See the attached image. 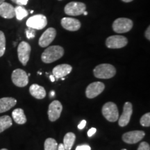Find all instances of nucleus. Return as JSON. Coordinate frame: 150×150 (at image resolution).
<instances>
[{
    "label": "nucleus",
    "instance_id": "obj_37",
    "mask_svg": "<svg viewBox=\"0 0 150 150\" xmlns=\"http://www.w3.org/2000/svg\"><path fill=\"white\" fill-rule=\"evenodd\" d=\"M54 95H55V93H54V91H52L51 93H50V95H51V97H54Z\"/></svg>",
    "mask_w": 150,
    "mask_h": 150
},
{
    "label": "nucleus",
    "instance_id": "obj_19",
    "mask_svg": "<svg viewBox=\"0 0 150 150\" xmlns=\"http://www.w3.org/2000/svg\"><path fill=\"white\" fill-rule=\"evenodd\" d=\"M29 93L33 97L38 99H42L46 96L45 89L38 84H32L30 86Z\"/></svg>",
    "mask_w": 150,
    "mask_h": 150
},
{
    "label": "nucleus",
    "instance_id": "obj_41",
    "mask_svg": "<svg viewBox=\"0 0 150 150\" xmlns=\"http://www.w3.org/2000/svg\"><path fill=\"white\" fill-rule=\"evenodd\" d=\"M0 150H8L7 149H4H4H0Z\"/></svg>",
    "mask_w": 150,
    "mask_h": 150
},
{
    "label": "nucleus",
    "instance_id": "obj_23",
    "mask_svg": "<svg viewBox=\"0 0 150 150\" xmlns=\"http://www.w3.org/2000/svg\"><path fill=\"white\" fill-rule=\"evenodd\" d=\"M15 13H16V18L18 20H22L28 16L29 13L22 6H18L15 8Z\"/></svg>",
    "mask_w": 150,
    "mask_h": 150
},
{
    "label": "nucleus",
    "instance_id": "obj_40",
    "mask_svg": "<svg viewBox=\"0 0 150 150\" xmlns=\"http://www.w3.org/2000/svg\"><path fill=\"white\" fill-rule=\"evenodd\" d=\"M11 1H13V2L16 3V1H17V0H11Z\"/></svg>",
    "mask_w": 150,
    "mask_h": 150
},
{
    "label": "nucleus",
    "instance_id": "obj_22",
    "mask_svg": "<svg viewBox=\"0 0 150 150\" xmlns=\"http://www.w3.org/2000/svg\"><path fill=\"white\" fill-rule=\"evenodd\" d=\"M13 125L12 119L8 115H4L0 117V133L8 129Z\"/></svg>",
    "mask_w": 150,
    "mask_h": 150
},
{
    "label": "nucleus",
    "instance_id": "obj_31",
    "mask_svg": "<svg viewBox=\"0 0 150 150\" xmlns=\"http://www.w3.org/2000/svg\"><path fill=\"white\" fill-rule=\"evenodd\" d=\"M96 131H97V129L95 128L90 129L88 131V137H92L94 134H95V133H96Z\"/></svg>",
    "mask_w": 150,
    "mask_h": 150
},
{
    "label": "nucleus",
    "instance_id": "obj_32",
    "mask_svg": "<svg viewBox=\"0 0 150 150\" xmlns=\"http://www.w3.org/2000/svg\"><path fill=\"white\" fill-rule=\"evenodd\" d=\"M86 120H82L81 122L79 125H78V129H83L84 127H86Z\"/></svg>",
    "mask_w": 150,
    "mask_h": 150
},
{
    "label": "nucleus",
    "instance_id": "obj_5",
    "mask_svg": "<svg viewBox=\"0 0 150 150\" xmlns=\"http://www.w3.org/2000/svg\"><path fill=\"white\" fill-rule=\"evenodd\" d=\"M11 79L13 83L18 87H24L29 83V76L25 71L22 69H16L12 72Z\"/></svg>",
    "mask_w": 150,
    "mask_h": 150
},
{
    "label": "nucleus",
    "instance_id": "obj_28",
    "mask_svg": "<svg viewBox=\"0 0 150 150\" xmlns=\"http://www.w3.org/2000/svg\"><path fill=\"white\" fill-rule=\"evenodd\" d=\"M137 150H150V146L147 142H142Z\"/></svg>",
    "mask_w": 150,
    "mask_h": 150
},
{
    "label": "nucleus",
    "instance_id": "obj_15",
    "mask_svg": "<svg viewBox=\"0 0 150 150\" xmlns=\"http://www.w3.org/2000/svg\"><path fill=\"white\" fill-rule=\"evenodd\" d=\"M72 67L68 64H61L56 65L54 67L52 70V74L55 79H61L65 77V76L68 75L72 72Z\"/></svg>",
    "mask_w": 150,
    "mask_h": 150
},
{
    "label": "nucleus",
    "instance_id": "obj_36",
    "mask_svg": "<svg viewBox=\"0 0 150 150\" xmlns=\"http://www.w3.org/2000/svg\"><path fill=\"white\" fill-rule=\"evenodd\" d=\"M122 1H123L124 2H131L133 0H122Z\"/></svg>",
    "mask_w": 150,
    "mask_h": 150
},
{
    "label": "nucleus",
    "instance_id": "obj_25",
    "mask_svg": "<svg viewBox=\"0 0 150 150\" xmlns=\"http://www.w3.org/2000/svg\"><path fill=\"white\" fill-rule=\"evenodd\" d=\"M6 50V38L3 31H0V57L5 53Z\"/></svg>",
    "mask_w": 150,
    "mask_h": 150
},
{
    "label": "nucleus",
    "instance_id": "obj_14",
    "mask_svg": "<svg viewBox=\"0 0 150 150\" xmlns=\"http://www.w3.org/2000/svg\"><path fill=\"white\" fill-rule=\"evenodd\" d=\"M133 112L132 104L131 102H127L124 104L123 112L120 118H118V125L120 126L123 127L127 126L130 121L131 115Z\"/></svg>",
    "mask_w": 150,
    "mask_h": 150
},
{
    "label": "nucleus",
    "instance_id": "obj_16",
    "mask_svg": "<svg viewBox=\"0 0 150 150\" xmlns=\"http://www.w3.org/2000/svg\"><path fill=\"white\" fill-rule=\"evenodd\" d=\"M61 25L67 31H76L81 28V22L75 18H63L61 20Z\"/></svg>",
    "mask_w": 150,
    "mask_h": 150
},
{
    "label": "nucleus",
    "instance_id": "obj_35",
    "mask_svg": "<svg viewBox=\"0 0 150 150\" xmlns=\"http://www.w3.org/2000/svg\"><path fill=\"white\" fill-rule=\"evenodd\" d=\"M50 80H51L52 82H54L55 81V77H54V76L53 74L52 75H50Z\"/></svg>",
    "mask_w": 150,
    "mask_h": 150
},
{
    "label": "nucleus",
    "instance_id": "obj_42",
    "mask_svg": "<svg viewBox=\"0 0 150 150\" xmlns=\"http://www.w3.org/2000/svg\"><path fill=\"white\" fill-rule=\"evenodd\" d=\"M30 12H31V13H33V11H30Z\"/></svg>",
    "mask_w": 150,
    "mask_h": 150
},
{
    "label": "nucleus",
    "instance_id": "obj_7",
    "mask_svg": "<svg viewBox=\"0 0 150 150\" xmlns=\"http://www.w3.org/2000/svg\"><path fill=\"white\" fill-rule=\"evenodd\" d=\"M86 6L85 4L82 2H76V1H72L68 3L65 6L64 11L65 14L71 16H80L83 14L84 11H86Z\"/></svg>",
    "mask_w": 150,
    "mask_h": 150
},
{
    "label": "nucleus",
    "instance_id": "obj_9",
    "mask_svg": "<svg viewBox=\"0 0 150 150\" xmlns=\"http://www.w3.org/2000/svg\"><path fill=\"white\" fill-rule=\"evenodd\" d=\"M128 43L126 37L122 35H112L108 37L106 40V45L110 49H120L125 47Z\"/></svg>",
    "mask_w": 150,
    "mask_h": 150
},
{
    "label": "nucleus",
    "instance_id": "obj_17",
    "mask_svg": "<svg viewBox=\"0 0 150 150\" xmlns=\"http://www.w3.org/2000/svg\"><path fill=\"white\" fill-rule=\"evenodd\" d=\"M0 16L6 19H11L16 16L15 8L10 4L4 2L0 4Z\"/></svg>",
    "mask_w": 150,
    "mask_h": 150
},
{
    "label": "nucleus",
    "instance_id": "obj_24",
    "mask_svg": "<svg viewBox=\"0 0 150 150\" xmlns=\"http://www.w3.org/2000/svg\"><path fill=\"white\" fill-rule=\"evenodd\" d=\"M45 150H57L58 143L54 138H47L45 140L44 144Z\"/></svg>",
    "mask_w": 150,
    "mask_h": 150
},
{
    "label": "nucleus",
    "instance_id": "obj_4",
    "mask_svg": "<svg viewBox=\"0 0 150 150\" xmlns=\"http://www.w3.org/2000/svg\"><path fill=\"white\" fill-rule=\"evenodd\" d=\"M133 22L129 18H120L115 20L112 23V29L117 33H127L132 29Z\"/></svg>",
    "mask_w": 150,
    "mask_h": 150
},
{
    "label": "nucleus",
    "instance_id": "obj_8",
    "mask_svg": "<svg viewBox=\"0 0 150 150\" xmlns=\"http://www.w3.org/2000/svg\"><path fill=\"white\" fill-rule=\"evenodd\" d=\"M31 46L29 43L22 41L19 44L18 47V55L19 61L22 65L25 66L29 60L30 54H31Z\"/></svg>",
    "mask_w": 150,
    "mask_h": 150
},
{
    "label": "nucleus",
    "instance_id": "obj_26",
    "mask_svg": "<svg viewBox=\"0 0 150 150\" xmlns=\"http://www.w3.org/2000/svg\"><path fill=\"white\" fill-rule=\"evenodd\" d=\"M140 123L142 127H149L150 126V113L149 112H147V113H145V115L142 116V117L140 118Z\"/></svg>",
    "mask_w": 150,
    "mask_h": 150
},
{
    "label": "nucleus",
    "instance_id": "obj_20",
    "mask_svg": "<svg viewBox=\"0 0 150 150\" xmlns=\"http://www.w3.org/2000/svg\"><path fill=\"white\" fill-rule=\"evenodd\" d=\"M12 117L14 121L18 125H24L27 122V117L23 109L16 108L12 112Z\"/></svg>",
    "mask_w": 150,
    "mask_h": 150
},
{
    "label": "nucleus",
    "instance_id": "obj_12",
    "mask_svg": "<svg viewBox=\"0 0 150 150\" xmlns=\"http://www.w3.org/2000/svg\"><path fill=\"white\" fill-rule=\"evenodd\" d=\"M145 136L143 131H132L125 133L122 136V140L127 144H136L140 141Z\"/></svg>",
    "mask_w": 150,
    "mask_h": 150
},
{
    "label": "nucleus",
    "instance_id": "obj_10",
    "mask_svg": "<svg viewBox=\"0 0 150 150\" xmlns=\"http://www.w3.org/2000/svg\"><path fill=\"white\" fill-rule=\"evenodd\" d=\"M105 85L102 82L97 81L89 84L86 90V95L88 98L93 99L98 96L104 91Z\"/></svg>",
    "mask_w": 150,
    "mask_h": 150
},
{
    "label": "nucleus",
    "instance_id": "obj_3",
    "mask_svg": "<svg viewBox=\"0 0 150 150\" xmlns=\"http://www.w3.org/2000/svg\"><path fill=\"white\" fill-rule=\"evenodd\" d=\"M102 112L104 117L108 121L111 122H116L119 118V111H118L117 106L113 102H108L106 103L103 106Z\"/></svg>",
    "mask_w": 150,
    "mask_h": 150
},
{
    "label": "nucleus",
    "instance_id": "obj_27",
    "mask_svg": "<svg viewBox=\"0 0 150 150\" xmlns=\"http://www.w3.org/2000/svg\"><path fill=\"white\" fill-rule=\"evenodd\" d=\"M26 35L28 39L33 38L35 37V29L29 27V29L26 30Z\"/></svg>",
    "mask_w": 150,
    "mask_h": 150
},
{
    "label": "nucleus",
    "instance_id": "obj_11",
    "mask_svg": "<svg viewBox=\"0 0 150 150\" xmlns=\"http://www.w3.org/2000/svg\"><path fill=\"white\" fill-rule=\"evenodd\" d=\"M63 106L59 101L54 100L50 104L48 108L49 120L51 122L57 120L61 116Z\"/></svg>",
    "mask_w": 150,
    "mask_h": 150
},
{
    "label": "nucleus",
    "instance_id": "obj_13",
    "mask_svg": "<svg viewBox=\"0 0 150 150\" xmlns=\"http://www.w3.org/2000/svg\"><path fill=\"white\" fill-rule=\"evenodd\" d=\"M56 35V31L54 28H49L42 33L40 39H39L38 44L41 47H46L50 45L53 42Z\"/></svg>",
    "mask_w": 150,
    "mask_h": 150
},
{
    "label": "nucleus",
    "instance_id": "obj_43",
    "mask_svg": "<svg viewBox=\"0 0 150 150\" xmlns=\"http://www.w3.org/2000/svg\"><path fill=\"white\" fill-rule=\"evenodd\" d=\"M122 150H127V149H122Z\"/></svg>",
    "mask_w": 150,
    "mask_h": 150
},
{
    "label": "nucleus",
    "instance_id": "obj_29",
    "mask_svg": "<svg viewBox=\"0 0 150 150\" xmlns=\"http://www.w3.org/2000/svg\"><path fill=\"white\" fill-rule=\"evenodd\" d=\"M75 150H91V148L88 145H82L77 146Z\"/></svg>",
    "mask_w": 150,
    "mask_h": 150
},
{
    "label": "nucleus",
    "instance_id": "obj_6",
    "mask_svg": "<svg viewBox=\"0 0 150 150\" xmlns=\"http://www.w3.org/2000/svg\"><path fill=\"white\" fill-rule=\"evenodd\" d=\"M47 24V20L45 16L38 14L29 18L27 21V26L33 29L41 30L44 29Z\"/></svg>",
    "mask_w": 150,
    "mask_h": 150
},
{
    "label": "nucleus",
    "instance_id": "obj_1",
    "mask_svg": "<svg viewBox=\"0 0 150 150\" xmlns=\"http://www.w3.org/2000/svg\"><path fill=\"white\" fill-rule=\"evenodd\" d=\"M64 54V50L61 46L54 45L49 47L43 52L41 59L45 63H51L61 59Z\"/></svg>",
    "mask_w": 150,
    "mask_h": 150
},
{
    "label": "nucleus",
    "instance_id": "obj_44",
    "mask_svg": "<svg viewBox=\"0 0 150 150\" xmlns=\"http://www.w3.org/2000/svg\"><path fill=\"white\" fill-rule=\"evenodd\" d=\"M60 1H61V0H60Z\"/></svg>",
    "mask_w": 150,
    "mask_h": 150
},
{
    "label": "nucleus",
    "instance_id": "obj_21",
    "mask_svg": "<svg viewBox=\"0 0 150 150\" xmlns=\"http://www.w3.org/2000/svg\"><path fill=\"white\" fill-rule=\"evenodd\" d=\"M75 139H76V136L74 133L69 132L65 134L63 138V146L65 150H70L72 149L75 142Z\"/></svg>",
    "mask_w": 150,
    "mask_h": 150
},
{
    "label": "nucleus",
    "instance_id": "obj_38",
    "mask_svg": "<svg viewBox=\"0 0 150 150\" xmlns=\"http://www.w3.org/2000/svg\"><path fill=\"white\" fill-rule=\"evenodd\" d=\"M83 14V15H85V16H87V15H88V12H86V11H84Z\"/></svg>",
    "mask_w": 150,
    "mask_h": 150
},
{
    "label": "nucleus",
    "instance_id": "obj_34",
    "mask_svg": "<svg viewBox=\"0 0 150 150\" xmlns=\"http://www.w3.org/2000/svg\"><path fill=\"white\" fill-rule=\"evenodd\" d=\"M57 150H65L64 146H63V144H62V143L59 144V145H58Z\"/></svg>",
    "mask_w": 150,
    "mask_h": 150
},
{
    "label": "nucleus",
    "instance_id": "obj_30",
    "mask_svg": "<svg viewBox=\"0 0 150 150\" xmlns=\"http://www.w3.org/2000/svg\"><path fill=\"white\" fill-rule=\"evenodd\" d=\"M29 0H17L16 4H17L18 6H24L27 5Z\"/></svg>",
    "mask_w": 150,
    "mask_h": 150
},
{
    "label": "nucleus",
    "instance_id": "obj_18",
    "mask_svg": "<svg viewBox=\"0 0 150 150\" xmlns=\"http://www.w3.org/2000/svg\"><path fill=\"white\" fill-rule=\"evenodd\" d=\"M17 104V100L13 97H3L0 99V113L10 110Z\"/></svg>",
    "mask_w": 150,
    "mask_h": 150
},
{
    "label": "nucleus",
    "instance_id": "obj_33",
    "mask_svg": "<svg viewBox=\"0 0 150 150\" xmlns=\"http://www.w3.org/2000/svg\"><path fill=\"white\" fill-rule=\"evenodd\" d=\"M149 32H150V27H148V28L145 31V37L148 40H150V34H149L150 33Z\"/></svg>",
    "mask_w": 150,
    "mask_h": 150
},
{
    "label": "nucleus",
    "instance_id": "obj_39",
    "mask_svg": "<svg viewBox=\"0 0 150 150\" xmlns=\"http://www.w3.org/2000/svg\"><path fill=\"white\" fill-rule=\"evenodd\" d=\"M4 1V0H0V4H1V3H3Z\"/></svg>",
    "mask_w": 150,
    "mask_h": 150
},
{
    "label": "nucleus",
    "instance_id": "obj_2",
    "mask_svg": "<svg viewBox=\"0 0 150 150\" xmlns=\"http://www.w3.org/2000/svg\"><path fill=\"white\" fill-rule=\"evenodd\" d=\"M93 73L96 78L108 79L115 76L116 70L113 65L108 63H103L95 67Z\"/></svg>",
    "mask_w": 150,
    "mask_h": 150
}]
</instances>
